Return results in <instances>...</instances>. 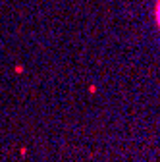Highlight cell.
<instances>
[{
  "mask_svg": "<svg viewBox=\"0 0 160 162\" xmlns=\"http://www.w3.org/2000/svg\"><path fill=\"white\" fill-rule=\"evenodd\" d=\"M156 20H158V25H160V2H158V8H156Z\"/></svg>",
  "mask_w": 160,
  "mask_h": 162,
  "instance_id": "6da1fadb",
  "label": "cell"
}]
</instances>
